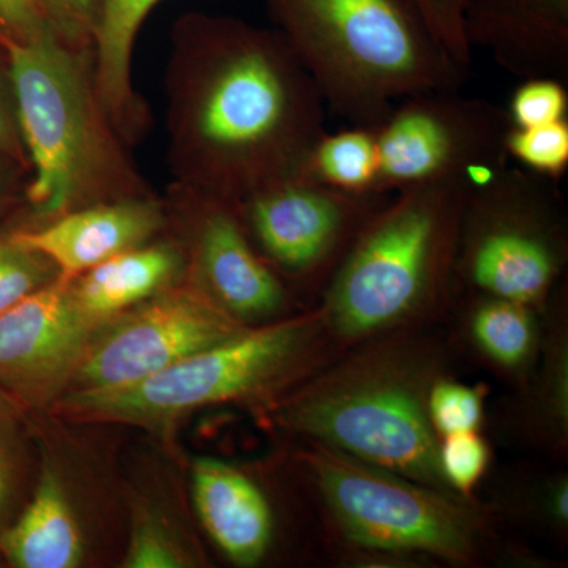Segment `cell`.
<instances>
[{"instance_id":"cell-2","label":"cell","mask_w":568,"mask_h":568,"mask_svg":"<svg viewBox=\"0 0 568 568\" xmlns=\"http://www.w3.org/2000/svg\"><path fill=\"white\" fill-rule=\"evenodd\" d=\"M448 362L428 328L392 332L342 351L265 413L290 436L455 495L428 417L429 392Z\"/></svg>"},{"instance_id":"cell-20","label":"cell","mask_w":568,"mask_h":568,"mask_svg":"<svg viewBox=\"0 0 568 568\" xmlns=\"http://www.w3.org/2000/svg\"><path fill=\"white\" fill-rule=\"evenodd\" d=\"M567 295L562 284L545 310L540 357L523 388L519 410L523 433L555 457L568 450V324Z\"/></svg>"},{"instance_id":"cell-15","label":"cell","mask_w":568,"mask_h":568,"mask_svg":"<svg viewBox=\"0 0 568 568\" xmlns=\"http://www.w3.org/2000/svg\"><path fill=\"white\" fill-rule=\"evenodd\" d=\"M465 33L521 81H567L568 0H467Z\"/></svg>"},{"instance_id":"cell-12","label":"cell","mask_w":568,"mask_h":568,"mask_svg":"<svg viewBox=\"0 0 568 568\" xmlns=\"http://www.w3.org/2000/svg\"><path fill=\"white\" fill-rule=\"evenodd\" d=\"M166 230L185 257V282L245 325L282 320L291 290L246 235L234 203L171 182Z\"/></svg>"},{"instance_id":"cell-34","label":"cell","mask_w":568,"mask_h":568,"mask_svg":"<svg viewBox=\"0 0 568 568\" xmlns=\"http://www.w3.org/2000/svg\"><path fill=\"white\" fill-rule=\"evenodd\" d=\"M0 155L9 159L26 173L31 171L20 125H18L13 89H11L9 65L6 61L0 65Z\"/></svg>"},{"instance_id":"cell-13","label":"cell","mask_w":568,"mask_h":568,"mask_svg":"<svg viewBox=\"0 0 568 568\" xmlns=\"http://www.w3.org/2000/svg\"><path fill=\"white\" fill-rule=\"evenodd\" d=\"M95 331L65 278L29 294L0 315V390L24 410H51L70 390Z\"/></svg>"},{"instance_id":"cell-14","label":"cell","mask_w":568,"mask_h":568,"mask_svg":"<svg viewBox=\"0 0 568 568\" xmlns=\"http://www.w3.org/2000/svg\"><path fill=\"white\" fill-rule=\"evenodd\" d=\"M166 230L163 197L145 196L88 205L11 231L20 244L43 254L61 278H73L115 254L160 237Z\"/></svg>"},{"instance_id":"cell-11","label":"cell","mask_w":568,"mask_h":568,"mask_svg":"<svg viewBox=\"0 0 568 568\" xmlns=\"http://www.w3.org/2000/svg\"><path fill=\"white\" fill-rule=\"evenodd\" d=\"M248 327L182 280L100 325L69 392L129 386Z\"/></svg>"},{"instance_id":"cell-18","label":"cell","mask_w":568,"mask_h":568,"mask_svg":"<svg viewBox=\"0 0 568 568\" xmlns=\"http://www.w3.org/2000/svg\"><path fill=\"white\" fill-rule=\"evenodd\" d=\"M0 555L17 568H74L84 560L80 518L52 463L41 467L31 499L0 534Z\"/></svg>"},{"instance_id":"cell-29","label":"cell","mask_w":568,"mask_h":568,"mask_svg":"<svg viewBox=\"0 0 568 568\" xmlns=\"http://www.w3.org/2000/svg\"><path fill=\"white\" fill-rule=\"evenodd\" d=\"M568 95L562 81L555 78L523 80L511 95L507 114L511 126L530 129L567 121Z\"/></svg>"},{"instance_id":"cell-36","label":"cell","mask_w":568,"mask_h":568,"mask_svg":"<svg viewBox=\"0 0 568 568\" xmlns=\"http://www.w3.org/2000/svg\"><path fill=\"white\" fill-rule=\"evenodd\" d=\"M0 392H2V390H0ZM3 394H6V392H3Z\"/></svg>"},{"instance_id":"cell-30","label":"cell","mask_w":568,"mask_h":568,"mask_svg":"<svg viewBox=\"0 0 568 568\" xmlns=\"http://www.w3.org/2000/svg\"><path fill=\"white\" fill-rule=\"evenodd\" d=\"M414 9L437 43L459 69L470 73L473 54L465 33L467 0H405Z\"/></svg>"},{"instance_id":"cell-10","label":"cell","mask_w":568,"mask_h":568,"mask_svg":"<svg viewBox=\"0 0 568 568\" xmlns=\"http://www.w3.org/2000/svg\"><path fill=\"white\" fill-rule=\"evenodd\" d=\"M392 194L345 192L298 174L234 205L254 248L283 283L321 295L365 224Z\"/></svg>"},{"instance_id":"cell-19","label":"cell","mask_w":568,"mask_h":568,"mask_svg":"<svg viewBox=\"0 0 568 568\" xmlns=\"http://www.w3.org/2000/svg\"><path fill=\"white\" fill-rule=\"evenodd\" d=\"M162 0H100V20L93 41L95 81L104 111L129 145L144 140L151 129L148 103L133 82V52L138 33L153 7Z\"/></svg>"},{"instance_id":"cell-16","label":"cell","mask_w":568,"mask_h":568,"mask_svg":"<svg viewBox=\"0 0 568 568\" xmlns=\"http://www.w3.org/2000/svg\"><path fill=\"white\" fill-rule=\"evenodd\" d=\"M197 518L213 544L239 567H256L272 552L276 537L274 506L244 469L216 458L192 467Z\"/></svg>"},{"instance_id":"cell-22","label":"cell","mask_w":568,"mask_h":568,"mask_svg":"<svg viewBox=\"0 0 568 568\" xmlns=\"http://www.w3.org/2000/svg\"><path fill=\"white\" fill-rule=\"evenodd\" d=\"M377 173L375 129L353 125L338 133L325 132L310 153L302 175L334 189L361 193L376 190Z\"/></svg>"},{"instance_id":"cell-8","label":"cell","mask_w":568,"mask_h":568,"mask_svg":"<svg viewBox=\"0 0 568 568\" xmlns=\"http://www.w3.org/2000/svg\"><path fill=\"white\" fill-rule=\"evenodd\" d=\"M556 183L508 163L470 190L455 267L458 294L506 298L544 315L568 257L566 209Z\"/></svg>"},{"instance_id":"cell-4","label":"cell","mask_w":568,"mask_h":568,"mask_svg":"<svg viewBox=\"0 0 568 568\" xmlns=\"http://www.w3.org/2000/svg\"><path fill=\"white\" fill-rule=\"evenodd\" d=\"M466 179L392 194L365 224L321 293L317 308L336 349L426 327L457 297V253Z\"/></svg>"},{"instance_id":"cell-24","label":"cell","mask_w":568,"mask_h":568,"mask_svg":"<svg viewBox=\"0 0 568 568\" xmlns=\"http://www.w3.org/2000/svg\"><path fill=\"white\" fill-rule=\"evenodd\" d=\"M22 407L0 392V534L18 515L28 474V450L21 432Z\"/></svg>"},{"instance_id":"cell-32","label":"cell","mask_w":568,"mask_h":568,"mask_svg":"<svg viewBox=\"0 0 568 568\" xmlns=\"http://www.w3.org/2000/svg\"><path fill=\"white\" fill-rule=\"evenodd\" d=\"M528 506L518 507V515L528 517L541 529L555 534L556 537L567 536L568 529V476L567 473L547 474L538 478L528 495L523 496Z\"/></svg>"},{"instance_id":"cell-26","label":"cell","mask_w":568,"mask_h":568,"mask_svg":"<svg viewBox=\"0 0 568 568\" xmlns=\"http://www.w3.org/2000/svg\"><path fill=\"white\" fill-rule=\"evenodd\" d=\"M61 278L43 254L20 244L13 233H0V315L14 304Z\"/></svg>"},{"instance_id":"cell-35","label":"cell","mask_w":568,"mask_h":568,"mask_svg":"<svg viewBox=\"0 0 568 568\" xmlns=\"http://www.w3.org/2000/svg\"><path fill=\"white\" fill-rule=\"evenodd\" d=\"M11 200H13V193H11L10 175L0 164V212L9 207Z\"/></svg>"},{"instance_id":"cell-5","label":"cell","mask_w":568,"mask_h":568,"mask_svg":"<svg viewBox=\"0 0 568 568\" xmlns=\"http://www.w3.org/2000/svg\"><path fill=\"white\" fill-rule=\"evenodd\" d=\"M264 2L325 108L351 125L375 129L403 99L469 77L405 0Z\"/></svg>"},{"instance_id":"cell-28","label":"cell","mask_w":568,"mask_h":568,"mask_svg":"<svg viewBox=\"0 0 568 568\" xmlns=\"http://www.w3.org/2000/svg\"><path fill=\"white\" fill-rule=\"evenodd\" d=\"M491 452L478 432L440 437L439 466L447 487L463 499L477 500L476 489L487 476Z\"/></svg>"},{"instance_id":"cell-17","label":"cell","mask_w":568,"mask_h":568,"mask_svg":"<svg viewBox=\"0 0 568 568\" xmlns=\"http://www.w3.org/2000/svg\"><path fill=\"white\" fill-rule=\"evenodd\" d=\"M185 278V257L171 235L115 254L67 280L71 297L97 328Z\"/></svg>"},{"instance_id":"cell-7","label":"cell","mask_w":568,"mask_h":568,"mask_svg":"<svg viewBox=\"0 0 568 568\" xmlns=\"http://www.w3.org/2000/svg\"><path fill=\"white\" fill-rule=\"evenodd\" d=\"M338 354L315 306L253 325L129 386L69 392L51 410L69 420L123 424L168 435L183 417L204 407L267 410Z\"/></svg>"},{"instance_id":"cell-3","label":"cell","mask_w":568,"mask_h":568,"mask_svg":"<svg viewBox=\"0 0 568 568\" xmlns=\"http://www.w3.org/2000/svg\"><path fill=\"white\" fill-rule=\"evenodd\" d=\"M0 48L31 166L28 224L155 194L104 111L93 48L65 43L51 29L26 43L0 40Z\"/></svg>"},{"instance_id":"cell-21","label":"cell","mask_w":568,"mask_h":568,"mask_svg":"<svg viewBox=\"0 0 568 568\" xmlns=\"http://www.w3.org/2000/svg\"><path fill=\"white\" fill-rule=\"evenodd\" d=\"M541 316L536 310L506 298L467 294L463 332L485 364L523 390L540 357Z\"/></svg>"},{"instance_id":"cell-27","label":"cell","mask_w":568,"mask_h":568,"mask_svg":"<svg viewBox=\"0 0 568 568\" xmlns=\"http://www.w3.org/2000/svg\"><path fill=\"white\" fill-rule=\"evenodd\" d=\"M484 386H467L443 376L433 384L428 396V417L439 437L478 432L485 414Z\"/></svg>"},{"instance_id":"cell-6","label":"cell","mask_w":568,"mask_h":568,"mask_svg":"<svg viewBox=\"0 0 568 568\" xmlns=\"http://www.w3.org/2000/svg\"><path fill=\"white\" fill-rule=\"evenodd\" d=\"M294 462L325 532L347 562L384 567L426 559L477 567L500 549L491 511L478 500L312 440H302Z\"/></svg>"},{"instance_id":"cell-9","label":"cell","mask_w":568,"mask_h":568,"mask_svg":"<svg viewBox=\"0 0 568 568\" xmlns=\"http://www.w3.org/2000/svg\"><path fill=\"white\" fill-rule=\"evenodd\" d=\"M458 92L407 97L375 126L376 190L396 193L443 179H466L478 189L510 163L507 110Z\"/></svg>"},{"instance_id":"cell-25","label":"cell","mask_w":568,"mask_h":568,"mask_svg":"<svg viewBox=\"0 0 568 568\" xmlns=\"http://www.w3.org/2000/svg\"><path fill=\"white\" fill-rule=\"evenodd\" d=\"M508 159L519 166L559 182L568 168V121L518 129L507 133Z\"/></svg>"},{"instance_id":"cell-33","label":"cell","mask_w":568,"mask_h":568,"mask_svg":"<svg viewBox=\"0 0 568 568\" xmlns=\"http://www.w3.org/2000/svg\"><path fill=\"white\" fill-rule=\"evenodd\" d=\"M48 29L40 0H0V40L26 43Z\"/></svg>"},{"instance_id":"cell-1","label":"cell","mask_w":568,"mask_h":568,"mask_svg":"<svg viewBox=\"0 0 568 568\" xmlns=\"http://www.w3.org/2000/svg\"><path fill=\"white\" fill-rule=\"evenodd\" d=\"M164 95L173 182L230 203L304 173L327 132L323 99L282 33L234 17L178 18Z\"/></svg>"},{"instance_id":"cell-31","label":"cell","mask_w":568,"mask_h":568,"mask_svg":"<svg viewBox=\"0 0 568 568\" xmlns=\"http://www.w3.org/2000/svg\"><path fill=\"white\" fill-rule=\"evenodd\" d=\"M44 20L58 39L93 48L100 20V0H40Z\"/></svg>"},{"instance_id":"cell-23","label":"cell","mask_w":568,"mask_h":568,"mask_svg":"<svg viewBox=\"0 0 568 568\" xmlns=\"http://www.w3.org/2000/svg\"><path fill=\"white\" fill-rule=\"evenodd\" d=\"M204 558L181 526L162 507L141 506L134 510L125 568H186L203 566Z\"/></svg>"}]
</instances>
